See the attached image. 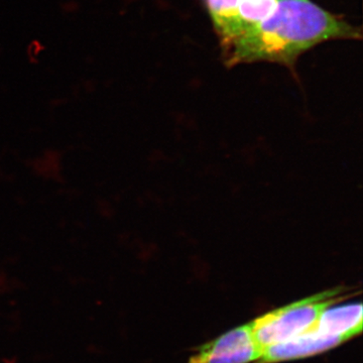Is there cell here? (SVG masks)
<instances>
[{
	"mask_svg": "<svg viewBox=\"0 0 363 363\" xmlns=\"http://www.w3.org/2000/svg\"><path fill=\"white\" fill-rule=\"evenodd\" d=\"M362 37L359 28L328 13L312 0H278L269 18L221 47L228 67L267 61L294 70L298 57L318 44Z\"/></svg>",
	"mask_w": 363,
	"mask_h": 363,
	"instance_id": "1",
	"label": "cell"
},
{
	"mask_svg": "<svg viewBox=\"0 0 363 363\" xmlns=\"http://www.w3.org/2000/svg\"><path fill=\"white\" fill-rule=\"evenodd\" d=\"M347 297L348 290L337 288L272 310L250 322L253 337L262 350L286 342L309 330L325 309Z\"/></svg>",
	"mask_w": 363,
	"mask_h": 363,
	"instance_id": "2",
	"label": "cell"
},
{
	"mask_svg": "<svg viewBox=\"0 0 363 363\" xmlns=\"http://www.w3.org/2000/svg\"><path fill=\"white\" fill-rule=\"evenodd\" d=\"M262 353L248 323L200 346L187 363H255Z\"/></svg>",
	"mask_w": 363,
	"mask_h": 363,
	"instance_id": "3",
	"label": "cell"
},
{
	"mask_svg": "<svg viewBox=\"0 0 363 363\" xmlns=\"http://www.w3.org/2000/svg\"><path fill=\"white\" fill-rule=\"evenodd\" d=\"M342 343L344 341L340 338L325 333L314 325L297 337L264 348L262 357L255 363H279L314 357Z\"/></svg>",
	"mask_w": 363,
	"mask_h": 363,
	"instance_id": "4",
	"label": "cell"
},
{
	"mask_svg": "<svg viewBox=\"0 0 363 363\" xmlns=\"http://www.w3.org/2000/svg\"><path fill=\"white\" fill-rule=\"evenodd\" d=\"M329 306L319 317L315 326L320 330L340 338L344 342L362 331V304L360 302Z\"/></svg>",
	"mask_w": 363,
	"mask_h": 363,
	"instance_id": "5",
	"label": "cell"
},
{
	"mask_svg": "<svg viewBox=\"0 0 363 363\" xmlns=\"http://www.w3.org/2000/svg\"><path fill=\"white\" fill-rule=\"evenodd\" d=\"M221 45L230 42L245 30L238 13V0H204Z\"/></svg>",
	"mask_w": 363,
	"mask_h": 363,
	"instance_id": "6",
	"label": "cell"
},
{
	"mask_svg": "<svg viewBox=\"0 0 363 363\" xmlns=\"http://www.w3.org/2000/svg\"><path fill=\"white\" fill-rule=\"evenodd\" d=\"M277 4L278 0H238V13L245 26L243 33L269 18Z\"/></svg>",
	"mask_w": 363,
	"mask_h": 363,
	"instance_id": "7",
	"label": "cell"
}]
</instances>
